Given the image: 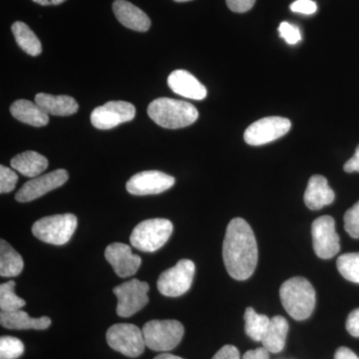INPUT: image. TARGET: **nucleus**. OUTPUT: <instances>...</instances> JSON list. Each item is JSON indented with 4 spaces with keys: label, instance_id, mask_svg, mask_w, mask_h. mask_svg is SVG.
Instances as JSON below:
<instances>
[{
    "label": "nucleus",
    "instance_id": "nucleus-38",
    "mask_svg": "<svg viewBox=\"0 0 359 359\" xmlns=\"http://www.w3.org/2000/svg\"><path fill=\"white\" fill-rule=\"evenodd\" d=\"M243 359H269V353L264 347L247 351L243 356Z\"/></svg>",
    "mask_w": 359,
    "mask_h": 359
},
{
    "label": "nucleus",
    "instance_id": "nucleus-27",
    "mask_svg": "<svg viewBox=\"0 0 359 359\" xmlns=\"http://www.w3.org/2000/svg\"><path fill=\"white\" fill-rule=\"evenodd\" d=\"M15 283L13 280L2 283L0 285V309L2 311H13L25 306V299L18 297L15 292Z\"/></svg>",
    "mask_w": 359,
    "mask_h": 359
},
{
    "label": "nucleus",
    "instance_id": "nucleus-22",
    "mask_svg": "<svg viewBox=\"0 0 359 359\" xmlns=\"http://www.w3.org/2000/svg\"><path fill=\"white\" fill-rule=\"evenodd\" d=\"M11 113L18 121L32 125L33 127H44L49 122V115L46 114L36 103L23 99L13 103L11 106Z\"/></svg>",
    "mask_w": 359,
    "mask_h": 359
},
{
    "label": "nucleus",
    "instance_id": "nucleus-3",
    "mask_svg": "<svg viewBox=\"0 0 359 359\" xmlns=\"http://www.w3.org/2000/svg\"><path fill=\"white\" fill-rule=\"evenodd\" d=\"M283 309L295 320H304L316 306V290L306 278L295 276L283 283L280 289Z\"/></svg>",
    "mask_w": 359,
    "mask_h": 359
},
{
    "label": "nucleus",
    "instance_id": "nucleus-13",
    "mask_svg": "<svg viewBox=\"0 0 359 359\" xmlns=\"http://www.w3.org/2000/svg\"><path fill=\"white\" fill-rule=\"evenodd\" d=\"M68 178L69 176L65 169L55 170L50 173L35 177L21 187L20 190L15 194V200L20 203H27L39 199L45 194L65 185Z\"/></svg>",
    "mask_w": 359,
    "mask_h": 359
},
{
    "label": "nucleus",
    "instance_id": "nucleus-36",
    "mask_svg": "<svg viewBox=\"0 0 359 359\" xmlns=\"http://www.w3.org/2000/svg\"><path fill=\"white\" fill-rule=\"evenodd\" d=\"M212 359H241L240 351L237 347L226 344L222 347Z\"/></svg>",
    "mask_w": 359,
    "mask_h": 359
},
{
    "label": "nucleus",
    "instance_id": "nucleus-42",
    "mask_svg": "<svg viewBox=\"0 0 359 359\" xmlns=\"http://www.w3.org/2000/svg\"><path fill=\"white\" fill-rule=\"evenodd\" d=\"M176 2H187V1H192V0H174Z\"/></svg>",
    "mask_w": 359,
    "mask_h": 359
},
{
    "label": "nucleus",
    "instance_id": "nucleus-18",
    "mask_svg": "<svg viewBox=\"0 0 359 359\" xmlns=\"http://www.w3.org/2000/svg\"><path fill=\"white\" fill-rule=\"evenodd\" d=\"M334 192L328 186L327 178L320 175H314L309 179L308 188L304 193V203L313 211L323 209L325 205L332 204Z\"/></svg>",
    "mask_w": 359,
    "mask_h": 359
},
{
    "label": "nucleus",
    "instance_id": "nucleus-4",
    "mask_svg": "<svg viewBox=\"0 0 359 359\" xmlns=\"http://www.w3.org/2000/svg\"><path fill=\"white\" fill-rule=\"evenodd\" d=\"M173 224L167 219H150L135 226L130 243L135 249L145 252L160 250L173 233Z\"/></svg>",
    "mask_w": 359,
    "mask_h": 359
},
{
    "label": "nucleus",
    "instance_id": "nucleus-25",
    "mask_svg": "<svg viewBox=\"0 0 359 359\" xmlns=\"http://www.w3.org/2000/svg\"><path fill=\"white\" fill-rule=\"evenodd\" d=\"M11 30H13L16 43L25 53L32 56H39L41 53V42L35 33L30 29L29 26L22 21H16L11 26Z\"/></svg>",
    "mask_w": 359,
    "mask_h": 359
},
{
    "label": "nucleus",
    "instance_id": "nucleus-35",
    "mask_svg": "<svg viewBox=\"0 0 359 359\" xmlns=\"http://www.w3.org/2000/svg\"><path fill=\"white\" fill-rule=\"evenodd\" d=\"M346 330L354 337H359V309L349 313L346 320Z\"/></svg>",
    "mask_w": 359,
    "mask_h": 359
},
{
    "label": "nucleus",
    "instance_id": "nucleus-6",
    "mask_svg": "<svg viewBox=\"0 0 359 359\" xmlns=\"http://www.w3.org/2000/svg\"><path fill=\"white\" fill-rule=\"evenodd\" d=\"M142 332L148 348L151 351L166 353L178 346L183 339L185 330L178 320H155L145 323Z\"/></svg>",
    "mask_w": 359,
    "mask_h": 359
},
{
    "label": "nucleus",
    "instance_id": "nucleus-40",
    "mask_svg": "<svg viewBox=\"0 0 359 359\" xmlns=\"http://www.w3.org/2000/svg\"><path fill=\"white\" fill-rule=\"evenodd\" d=\"M35 4H40V6H59V4H63L66 0H32Z\"/></svg>",
    "mask_w": 359,
    "mask_h": 359
},
{
    "label": "nucleus",
    "instance_id": "nucleus-30",
    "mask_svg": "<svg viewBox=\"0 0 359 359\" xmlns=\"http://www.w3.org/2000/svg\"><path fill=\"white\" fill-rule=\"evenodd\" d=\"M344 229L353 238H359V201L344 215Z\"/></svg>",
    "mask_w": 359,
    "mask_h": 359
},
{
    "label": "nucleus",
    "instance_id": "nucleus-26",
    "mask_svg": "<svg viewBox=\"0 0 359 359\" xmlns=\"http://www.w3.org/2000/svg\"><path fill=\"white\" fill-rule=\"evenodd\" d=\"M271 318L266 314H259L252 308H248L245 311V330L248 337L255 341H262Z\"/></svg>",
    "mask_w": 359,
    "mask_h": 359
},
{
    "label": "nucleus",
    "instance_id": "nucleus-20",
    "mask_svg": "<svg viewBox=\"0 0 359 359\" xmlns=\"http://www.w3.org/2000/svg\"><path fill=\"white\" fill-rule=\"evenodd\" d=\"M35 103L46 114L54 116H70L78 111V103L73 97L68 95H51L39 93L35 96Z\"/></svg>",
    "mask_w": 359,
    "mask_h": 359
},
{
    "label": "nucleus",
    "instance_id": "nucleus-31",
    "mask_svg": "<svg viewBox=\"0 0 359 359\" xmlns=\"http://www.w3.org/2000/svg\"><path fill=\"white\" fill-rule=\"evenodd\" d=\"M18 182V176L13 170L4 165L0 166V193L13 192Z\"/></svg>",
    "mask_w": 359,
    "mask_h": 359
},
{
    "label": "nucleus",
    "instance_id": "nucleus-15",
    "mask_svg": "<svg viewBox=\"0 0 359 359\" xmlns=\"http://www.w3.org/2000/svg\"><path fill=\"white\" fill-rule=\"evenodd\" d=\"M105 257L120 278L134 276L141 266V257L132 252L128 245L114 243L106 248Z\"/></svg>",
    "mask_w": 359,
    "mask_h": 359
},
{
    "label": "nucleus",
    "instance_id": "nucleus-41",
    "mask_svg": "<svg viewBox=\"0 0 359 359\" xmlns=\"http://www.w3.org/2000/svg\"><path fill=\"white\" fill-rule=\"evenodd\" d=\"M154 359H184L180 358V356L174 355V354L171 353H161L159 355L156 356Z\"/></svg>",
    "mask_w": 359,
    "mask_h": 359
},
{
    "label": "nucleus",
    "instance_id": "nucleus-32",
    "mask_svg": "<svg viewBox=\"0 0 359 359\" xmlns=\"http://www.w3.org/2000/svg\"><path fill=\"white\" fill-rule=\"evenodd\" d=\"M280 37L285 39L287 44L294 45L299 43L302 40V33L299 28L297 25H290L287 21L280 23L278 27Z\"/></svg>",
    "mask_w": 359,
    "mask_h": 359
},
{
    "label": "nucleus",
    "instance_id": "nucleus-23",
    "mask_svg": "<svg viewBox=\"0 0 359 359\" xmlns=\"http://www.w3.org/2000/svg\"><path fill=\"white\" fill-rule=\"evenodd\" d=\"M287 332H289L287 320L280 316H273L269 321L268 330L261 342L269 353H280L285 348Z\"/></svg>",
    "mask_w": 359,
    "mask_h": 359
},
{
    "label": "nucleus",
    "instance_id": "nucleus-21",
    "mask_svg": "<svg viewBox=\"0 0 359 359\" xmlns=\"http://www.w3.org/2000/svg\"><path fill=\"white\" fill-rule=\"evenodd\" d=\"M11 167L28 178H35L43 173L48 167V160L35 151H26L11 159Z\"/></svg>",
    "mask_w": 359,
    "mask_h": 359
},
{
    "label": "nucleus",
    "instance_id": "nucleus-39",
    "mask_svg": "<svg viewBox=\"0 0 359 359\" xmlns=\"http://www.w3.org/2000/svg\"><path fill=\"white\" fill-rule=\"evenodd\" d=\"M334 359H359V358L351 349L342 346L337 349L334 354Z\"/></svg>",
    "mask_w": 359,
    "mask_h": 359
},
{
    "label": "nucleus",
    "instance_id": "nucleus-34",
    "mask_svg": "<svg viewBox=\"0 0 359 359\" xmlns=\"http://www.w3.org/2000/svg\"><path fill=\"white\" fill-rule=\"evenodd\" d=\"M226 2L233 13H244L252 8L256 0H226Z\"/></svg>",
    "mask_w": 359,
    "mask_h": 359
},
{
    "label": "nucleus",
    "instance_id": "nucleus-8",
    "mask_svg": "<svg viewBox=\"0 0 359 359\" xmlns=\"http://www.w3.org/2000/svg\"><path fill=\"white\" fill-rule=\"evenodd\" d=\"M195 271V264L191 259H181L173 268L161 273L157 282L158 290L165 297H181L191 289Z\"/></svg>",
    "mask_w": 359,
    "mask_h": 359
},
{
    "label": "nucleus",
    "instance_id": "nucleus-10",
    "mask_svg": "<svg viewBox=\"0 0 359 359\" xmlns=\"http://www.w3.org/2000/svg\"><path fill=\"white\" fill-rule=\"evenodd\" d=\"M290 128L292 123L287 118L266 117L250 125L245 131L244 139L249 145L262 146L282 138Z\"/></svg>",
    "mask_w": 359,
    "mask_h": 359
},
{
    "label": "nucleus",
    "instance_id": "nucleus-7",
    "mask_svg": "<svg viewBox=\"0 0 359 359\" xmlns=\"http://www.w3.org/2000/svg\"><path fill=\"white\" fill-rule=\"evenodd\" d=\"M108 346L127 358H136L144 353L146 344L143 332L131 323H117L107 330Z\"/></svg>",
    "mask_w": 359,
    "mask_h": 359
},
{
    "label": "nucleus",
    "instance_id": "nucleus-11",
    "mask_svg": "<svg viewBox=\"0 0 359 359\" xmlns=\"http://www.w3.org/2000/svg\"><path fill=\"white\" fill-rule=\"evenodd\" d=\"M136 115L133 104L126 101H109L92 111L90 120L97 129L109 130L132 121Z\"/></svg>",
    "mask_w": 359,
    "mask_h": 359
},
{
    "label": "nucleus",
    "instance_id": "nucleus-33",
    "mask_svg": "<svg viewBox=\"0 0 359 359\" xmlns=\"http://www.w3.org/2000/svg\"><path fill=\"white\" fill-rule=\"evenodd\" d=\"M290 9L294 13L311 15V14L316 13L318 11V6L313 0H297L294 4H292Z\"/></svg>",
    "mask_w": 359,
    "mask_h": 359
},
{
    "label": "nucleus",
    "instance_id": "nucleus-16",
    "mask_svg": "<svg viewBox=\"0 0 359 359\" xmlns=\"http://www.w3.org/2000/svg\"><path fill=\"white\" fill-rule=\"evenodd\" d=\"M168 85L175 93L193 100H204L207 89L194 75L186 70H175L168 77Z\"/></svg>",
    "mask_w": 359,
    "mask_h": 359
},
{
    "label": "nucleus",
    "instance_id": "nucleus-5",
    "mask_svg": "<svg viewBox=\"0 0 359 359\" xmlns=\"http://www.w3.org/2000/svg\"><path fill=\"white\" fill-rule=\"evenodd\" d=\"M76 229L77 218L74 215H54L35 222L32 233L46 244L63 245L69 242Z\"/></svg>",
    "mask_w": 359,
    "mask_h": 359
},
{
    "label": "nucleus",
    "instance_id": "nucleus-17",
    "mask_svg": "<svg viewBox=\"0 0 359 359\" xmlns=\"http://www.w3.org/2000/svg\"><path fill=\"white\" fill-rule=\"evenodd\" d=\"M113 11L119 22L129 29L140 32L150 29L151 20L147 14L127 0H115Z\"/></svg>",
    "mask_w": 359,
    "mask_h": 359
},
{
    "label": "nucleus",
    "instance_id": "nucleus-12",
    "mask_svg": "<svg viewBox=\"0 0 359 359\" xmlns=\"http://www.w3.org/2000/svg\"><path fill=\"white\" fill-rule=\"evenodd\" d=\"M314 252L320 259H328L339 254V237L335 231L334 219L330 216L320 217L311 226Z\"/></svg>",
    "mask_w": 359,
    "mask_h": 359
},
{
    "label": "nucleus",
    "instance_id": "nucleus-1",
    "mask_svg": "<svg viewBox=\"0 0 359 359\" xmlns=\"http://www.w3.org/2000/svg\"><path fill=\"white\" fill-rule=\"evenodd\" d=\"M223 259L226 271L237 280H245L257 268L259 252L254 231L242 218L231 219L223 244Z\"/></svg>",
    "mask_w": 359,
    "mask_h": 359
},
{
    "label": "nucleus",
    "instance_id": "nucleus-29",
    "mask_svg": "<svg viewBox=\"0 0 359 359\" xmlns=\"http://www.w3.org/2000/svg\"><path fill=\"white\" fill-rule=\"evenodd\" d=\"M25 353V344L18 337L0 339V359H18Z\"/></svg>",
    "mask_w": 359,
    "mask_h": 359
},
{
    "label": "nucleus",
    "instance_id": "nucleus-28",
    "mask_svg": "<svg viewBox=\"0 0 359 359\" xmlns=\"http://www.w3.org/2000/svg\"><path fill=\"white\" fill-rule=\"evenodd\" d=\"M337 266L346 280L359 283V252L342 255L337 259Z\"/></svg>",
    "mask_w": 359,
    "mask_h": 359
},
{
    "label": "nucleus",
    "instance_id": "nucleus-19",
    "mask_svg": "<svg viewBox=\"0 0 359 359\" xmlns=\"http://www.w3.org/2000/svg\"><path fill=\"white\" fill-rule=\"evenodd\" d=\"M0 323L2 327L8 330H47L51 325V320L48 316L33 318L25 311L18 309L13 311H2L0 313Z\"/></svg>",
    "mask_w": 359,
    "mask_h": 359
},
{
    "label": "nucleus",
    "instance_id": "nucleus-9",
    "mask_svg": "<svg viewBox=\"0 0 359 359\" xmlns=\"http://www.w3.org/2000/svg\"><path fill=\"white\" fill-rule=\"evenodd\" d=\"M150 287L147 283L133 278L128 282L114 287L113 292L117 297L116 311L121 318H130L147 306L148 292Z\"/></svg>",
    "mask_w": 359,
    "mask_h": 359
},
{
    "label": "nucleus",
    "instance_id": "nucleus-24",
    "mask_svg": "<svg viewBox=\"0 0 359 359\" xmlns=\"http://www.w3.org/2000/svg\"><path fill=\"white\" fill-rule=\"evenodd\" d=\"M23 266L20 255L6 241H0V276L4 278L20 276Z\"/></svg>",
    "mask_w": 359,
    "mask_h": 359
},
{
    "label": "nucleus",
    "instance_id": "nucleus-14",
    "mask_svg": "<svg viewBox=\"0 0 359 359\" xmlns=\"http://www.w3.org/2000/svg\"><path fill=\"white\" fill-rule=\"evenodd\" d=\"M175 178L160 171L137 173L127 182V191L135 196L157 195L174 186Z\"/></svg>",
    "mask_w": 359,
    "mask_h": 359
},
{
    "label": "nucleus",
    "instance_id": "nucleus-37",
    "mask_svg": "<svg viewBox=\"0 0 359 359\" xmlns=\"http://www.w3.org/2000/svg\"><path fill=\"white\" fill-rule=\"evenodd\" d=\"M344 169L347 173H353V172H358L359 173V145L356 148L353 157L344 164Z\"/></svg>",
    "mask_w": 359,
    "mask_h": 359
},
{
    "label": "nucleus",
    "instance_id": "nucleus-2",
    "mask_svg": "<svg viewBox=\"0 0 359 359\" xmlns=\"http://www.w3.org/2000/svg\"><path fill=\"white\" fill-rule=\"evenodd\" d=\"M151 119L166 129H180L197 121L199 112L193 104L171 98H158L148 106Z\"/></svg>",
    "mask_w": 359,
    "mask_h": 359
}]
</instances>
